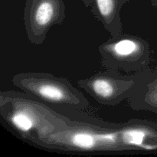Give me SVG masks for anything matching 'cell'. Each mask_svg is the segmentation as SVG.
Segmentation results:
<instances>
[{"label": "cell", "instance_id": "obj_1", "mask_svg": "<svg viewBox=\"0 0 157 157\" xmlns=\"http://www.w3.org/2000/svg\"><path fill=\"white\" fill-rule=\"evenodd\" d=\"M0 116L11 132L37 146L52 134L78 124L35 97L15 90L0 93Z\"/></svg>", "mask_w": 157, "mask_h": 157}, {"label": "cell", "instance_id": "obj_2", "mask_svg": "<svg viewBox=\"0 0 157 157\" xmlns=\"http://www.w3.org/2000/svg\"><path fill=\"white\" fill-rule=\"evenodd\" d=\"M15 87L45 104L62 109L85 110L89 102L68 79L45 72H21L14 75Z\"/></svg>", "mask_w": 157, "mask_h": 157}, {"label": "cell", "instance_id": "obj_3", "mask_svg": "<svg viewBox=\"0 0 157 157\" xmlns=\"http://www.w3.org/2000/svg\"><path fill=\"white\" fill-rule=\"evenodd\" d=\"M98 52L107 70L136 74L147 71L150 64L148 42L137 35L122 33L110 37L100 44Z\"/></svg>", "mask_w": 157, "mask_h": 157}, {"label": "cell", "instance_id": "obj_4", "mask_svg": "<svg viewBox=\"0 0 157 157\" xmlns=\"http://www.w3.org/2000/svg\"><path fill=\"white\" fill-rule=\"evenodd\" d=\"M142 72L121 75L107 70L79 80L78 85L99 104L116 106L131 96L140 84Z\"/></svg>", "mask_w": 157, "mask_h": 157}, {"label": "cell", "instance_id": "obj_5", "mask_svg": "<svg viewBox=\"0 0 157 157\" xmlns=\"http://www.w3.org/2000/svg\"><path fill=\"white\" fill-rule=\"evenodd\" d=\"M66 17L64 0H26L23 20L32 44L40 45L53 26L63 24Z\"/></svg>", "mask_w": 157, "mask_h": 157}, {"label": "cell", "instance_id": "obj_6", "mask_svg": "<svg viewBox=\"0 0 157 157\" xmlns=\"http://www.w3.org/2000/svg\"><path fill=\"white\" fill-rule=\"evenodd\" d=\"M130 0H93L91 13L111 37L123 33L121 12Z\"/></svg>", "mask_w": 157, "mask_h": 157}, {"label": "cell", "instance_id": "obj_7", "mask_svg": "<svg viewBox=\"0 0 157 157\" xmlns=\"http://www.w3.org/2000/svg\"><path fill=\"white\" fill-rule=\"evenodd\" d=\"M81 1L83 2V3H84L86 7H90V6H91L92 3H93V0H81Z\"/></svg>", "mask_w": 157, "mask_h": 157}, {"label": "cell", "instance_id": "obj_8", "mask_svg": "<svg viewBox=\"0 0 157 157\" xmlns=\"http://www.w3.org/2000/svg\"><path fill=\"white\" fill-rule=\"evenodd\" d=\"M153 6H157V0H150Z\"/></svg>", "mask_w": 157, "mask_h": 157}]
</instances>
